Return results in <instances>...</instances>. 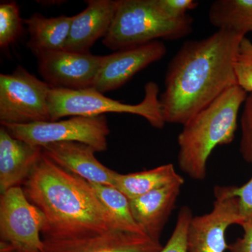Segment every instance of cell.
I'll return each mask as SVG.
<instances>
[{
    "instance_id": "obj_28",
    "label": "cell",
    "mask_w": 252,
    "mask_h": 252,
    "mask_svg": "<svg viewBox=\"0 0 252 252\" xmlns=\"http://www.w3.org/2000/svg\"><path fill=\"white\" fill-rule=\"evenodd\" d=\"M0 252H18L14 250L9 245L0 242Z\"/></svg>"
},
{
    "instance_id": "obj_20",
    "label": "cell",
    "mask_w": 252,
    "mask_h": 252,
    "mask_svg": "<svg viewBox=\"0 0 252 252\" xmlns=\"http://www.w3.org/2000/svg\"><path fill=\"white\" fill-rule=\"evenodd\" d=\"M89 185L112 217L118 229L146 235L132 217L130 200L122 191L112 186L94 183Z\"/></svg>"
},
{
    "instance_id": "obj_6",
    "label": "cell",
    "mask_w": 252,
    "mask_h": 252,
    "mask_svg": "<svg viewBox=\"0 0 252 252\" xmlns=\"http://www.w3.org/2000/svg\"><path fill=\"white\" fill-rule=\"evenodd\" d=\"M51 86L18 66L12 74H0L1 125L51 122Z\"/></svg>"
},
{
    "instance_id": "obj_14",
    "label": "cell",
    "mask_w": 252,
    "mask_h": 252,
    "mask_svg": "<svg viewBox=\"0 0 252 252\" xmlns=\"http://www.w3.org/2000/svg\"><path fill=\"white\" fill-rule=\"evenodd\" d=\"M43 154L42 147L11 136L0 127V191L21 187L30 178Z\"/></svg>"
},
{
    "instance_id": "obj_23",
    "label": "cell",
    "mask_w": 252,
    "mask_h": 252,
    "mask_svg": "<svg viewBox=\"0 0 252 252\" xmlns=\"http://www.w3.org/2000/svg\"><path fill=\"white\" fill-rule=\"evenodd\" d=\"M193 217L190 207L184 206L180 209L175 229L166 245L159 252H188L187 232Z\"/></svg>"
},
{
    "instance_id": "obj_26",
    "label": "cell",
    "mask_w": 252,
    "mask_h": 252,
    "mask_svg": "<svg viewBox=\"0 0 252 252\" xmlns=\"http://www.w3.org/2000/svg\"><path fill=\"white\" fill-rule=\"evenodd\" d=\"M235 194L238 198L241 226H252V177L242 187H235Z\"/></svg>"
},
{
    "instance_id": "obj_9",
    "label": "cell",
    "mask_w": 252,
    "mask_h": 252,
    "mask_svg": "<svg viewBox=\"0 0 252 252\" xmlns=\"http://www.w3.org/2000/svg\"><path fill=\"white\" fill-rule=\"evenodd\" d=\"M235 186L214 190L215 202L209 213L192 217L187 232L188 252H225L228 245L225 232L231 225H241L238 197Z\"/></svg>"
},
{
    "instance_id": "obj_16",
    "label": "cell",
    "mask_w": 252,
    "mask_h": 252,
    "mask_svg": "<svg viewBox=\"0 0 252 252\" xmlns=\"http://www.w3.org/2000/svg\"><path fill=\"white\" fill-rule=\"evenodd\" d=\"M184 184L165 186L130 200L134 220L149 238L160 242L162 230L175 209Z\"/></svg>"
},
{
    "instance_id": "obj_18",
    "label": "cell",
    "mask_w": 252,
    "mask_h": 252,
    "mask_svg": "<svg viewBox=\"0 0 252 252\" xmlns=\"http://www.w3.org/2000/svg\"><path fill=\"white\" fill-rule=\"evenodd\" d=\"M175 183H185V180L171 163L126 175L117 173L115 178L116 188L129 200Z\"/></svg>"
},
{
    "instance_id": "obj_27",
    "label": "cell",
    "mask_w": 252,
    "mask_h": 252,
    "mask_svg": "<svg viewBox=\"0 0 252 252\" xmlns=\"http://www.w3.org/2000/svg\"><path fill=\"white\" fill-rule=\"evenodd\" d=\"M243 237L228 245L230 252H252V226L244 225Z\"/></svg>"
},
{
    "instance_id": "obj_10",
    "label": "cell",
    "mask_w": 252,
    "mask_h": 252,
    "mask_svg": "<svg viewBox=\"0 0 252 252\" xmlns=\"http://www.w3.org/2000/svg\"><path fill=\"white\" fill-rule=\"evenodd\" d=\"M39 74L51 88L84 90L94 88L104 56L66 51L36 55Z\"/></svg>"
},
{
    "instance_id": "obj_17",
    "label": "cell",
    "mask_w": 252,
    "mask_h": 252,
    "mask_svg": "<svg viewBox=\"0 0 252 252\" xmlns=\"http://www.w3.org/2000/svg\"><path fill=\"white\" fill-rule=\"evenodd\" d=\"M73 16L64 15L56 18H46L34 14L23 20L30 34L28 46L33 54L46 51H64L69 37Z\"/></svg>"
},
{
    "instance_id": "obj_4",
    "label": "cell",
    "mask_w": 252,
    "mask_h": 252,
    "mask_svg": "<svg viewBox=\"0 0 252 252\" xmlns=\"http://www.w3.org/2000/svg\"><path fill=\"white\" fill-rule=\"evenodd\" d=\"M193 19L179 21L165 17L154 0H118L117 11L102 43L113 51L136 47L158 40H174L192 32Z\"/></svg>"
},
{
    "instance_id": "obj_24",
    "label": "cell",
    "mask_w": 252,
    "mask_h": 252,
    "mask_svg": "<svg viewBox=\"0 0 252 252\" xmlns=\"http://www.w3.org/2000/svg\"><path fill=\"white\" fill-rule=\"evenodd\" d=\"M244 104L240 119L242 137L240 152L244 160L252 165V93L248 94Z\"/></svg>"
},
{
    "instance_id": "obj_11",
    "label": "cell",
    "mask_w": 252,
    "mask_h": 252,
    "mask_svg": "<svg viewBox=\"0 0 252 252\" xmlns=\"http://www.w3.org/2000/svg\"><path fill=\"white\" fill-rule=\"evenodd\" d=\"M167 54L165 44L158 40L104 56L94 88L101 94L117 90L137 72Z\"/></svg>"
},
{
    "instance_id": "obj_19",
    "label": "cell",
    "mask_w": 252,
    "mask_h": 252,
    "mask_svg": "<svg viewBox=\"0 0 252 252\" xmlns=\"http://www.w3.org/2000/svg\"><path fill=\"white\" fill-rule=\"evenodd\" d=\"M208 16L218 30L246 36L252 32V0H217L210 6Z\"/></svg>"
},
{
    "instance_id": "obj_7",
    "label": "cell",
    "mask_w": 252,
    "mask_h": 252,
    "mask_svg": "<svg viewBox=\"0 0 252 252\" xmlns=\"http://www.w3.org/2000/svg\"><path fill=\"white\" fill-rule=\"evenodd\" d=\"M15 138L43 147L63 142H77L91 146L96 152L107 149L110 130L107 118L73 117L67 120L41 122L23 125H1Z\"/></svg>"
},
{
    "instance_id": "obj_5",
    "label": "cell",
    "mask_w": 252,
    "mask_h": 252,
    "mask_svg": "<svg viewBox=\"0 0 252 252\" xmlns=\"http://www.w3.org/2000/svg\"><path fill=\"white\" fill-rule=\"evenodd\" d=\"M144 97L140 103H122L105 97L94 88L84 90L51 88L49 97L51 122L63 117H97L105 113H127L144 118L152 127L162 128L166 124L158 97L157 83L149 81L144 86Z\"/></svg>"
},
{
    "instance_id": "obj_12",
    "label": "cell",
    "mask_w": 252,
    "mask_h": 252,
    "mask_svg": "<svg viewBox=\"0 0 252 252\" xmlns=\"http://www.w3.org/2000/svg\"><path fill=\"white\" fill-rule=\"evenodd\" d=\"M162 247L147 235L112 230L72 240L44 238L42 252H159Z\"/></svg>"
},
{
    "instance_id": "obj_1",
    "label": "cell",
    "mask_w": 252,
    "mask_h": 252,
    "mask_svg": "<svg viewBox=\"0 0 252 252\" xmlns=\"http://www.w3.org/2000/svg\"><path fill=\"white\" fill-rule=\"evenodd\" d=\"M244 36L218 30L205 39L184 43L169 63L160 97L165 122L185 125L237 86L234 62Z\"/></svg>"
},
{
    "instance_id": "obj_13",
    "label": "cell",
    "mask_w": 252,
    "mask_h": 252,
    "mask_svg": "<svg viewBox=\"0 0 252 252\" xmlns=\"http://www.w3.org/2000/svg\"><path fill=\"white\" fill-rule=\"evenodd\" d=\"M44 153L60 167L89 183L115 187L118 172L111 170L94 157L91 146L77 142H56L42 147Z\"/></svg>"
},
{
    "instance_id": "obj_15",
    "label": "cell",
    "mask_w": 252,
    "mask_h": 252,
    "mask_svg": "<svg viewBox=\"0 0 252 252\" xmlns=\"http://www.w3.org/2000/svg\"><path fill=\"white\" fill-rule=\"evenodd\" d=\"M82 12L73 16L64 51L89 54L91 46L108 32L117 11L118 0H89Z\"/></svg>"
},
{
    "instance_id": "obj_3",
    "label": "cell",
    "mask_w": 252,
    "mask_h": 252,
    "mask_svg": "<svg viewBox=\"0 0 252 252\" xmlns=\"http://www.w3.org/2000/svg\"><path fill=\"white\" fill-rule=\"evenodd\" d=\"M248 94L240 86H233L183 126L177 138V160L184 173L193 180H205L212 151L234 140L239 110Z\"/></svg>"
},
{
    "instance_id": "obj_2",
    "label": "cell",
    "mask_w": 252,
    "mask_h": 252,
    "mask_svg": "<svg viewBox=\"0 0 252 252\" xmlns=\"http://www.w3.org/2000/svg\"><path fill=\"white\" fill-rule=\"evenodd\" d=\"M23 189L45 217L44 238L72 240L119 230L89 182L60 167L44 152Z\"/></svg>"
},
{
    "instance_id": "obj_21",
    "label": "cell",
    "mask_w": 252,
    "mask_h": 252,
    "mask_svg": "<svg viewBox=\"0 0 252 252\" xmlns=\"http://www.w3.org/2000/svg\"><path fill=\"white\" fill-rule=\"evenodd\" d=\"M23 19L15 1L0 4V47L5 49L15 42L22 33Z\"/></svg>"
},
{
    "instance_id": "obj_8",
    "label": "cell",
    "mask_w": 252,
    "mask_h": 252,
    "mask_svg": "<svg viewBox=\"0 0 252 252\" xmlns=\"http://www.w3.org/2000/svg\"><path fill=\"white\" fill-rule=\"evenodd\" d=\"M46 219L41 210L31 203L21 187L1 194L0 237L1 243L18 252H42L41 240Z\"/></svg>"
},
{
    "instance_id": "obj_25",
    "label": "cell",
    "mask_w": 252,
    "mask_h": 252,
    "mask_svg": "<svg viewBox=\"0 0 252 252\" xmlns=\"http://www.w3.org/2000/svg\"><path fill=\"white\" fill-rule=\"evenodd\" d=\"M158 9L172 21L183 19L189 10L195 9L198 2L193 0H154Z\"/></svg>"
},
{
    "instance_id": "obj_22",
    "label": "cell",
    "mask_w": 252,
    "mask_h": 252,
    "mask_svg": "<svg viewBox=\"0 0 252 252\" xmlns=\"http://www.w3.org/2000/svg\"><path fill=\"white\" fill-rule=\"evenodd\" d=\"M234 70L237 85L252 93V42L244 36L235 56Z\"/></svg>"
}]
</instances>
